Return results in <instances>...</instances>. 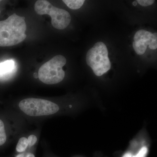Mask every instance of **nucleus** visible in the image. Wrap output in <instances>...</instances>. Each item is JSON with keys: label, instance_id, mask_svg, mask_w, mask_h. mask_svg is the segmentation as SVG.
Instances as JSON below:
<instances>
[{"label": "nucleus", "instance_id": "f257e3e1", "mask_svg": "<svg viewBox=\"0 0 157 157\" xmlns=\"http://www.w3.org/2000/svg\"><path fill=\"white\" fill-rule=\"evenodd\" d=\"M25 17L14 13L7 19L0 21V46L17 45L26 38Z\"/></svg>", "mask_w": 157, "mask_h": 157}, {"label": "nucleus", "instance_id": "f03ea898", "mask_svg": "<svg viewBox=\"0 0 157 157\" xmlns=\"http://www.w3.org/2000/svg\"><path fill=\"white\" fill-rule=\"evenodd\" d=\"M67 59L62 55H57L42 65L39 70L38 78L45 84H57L63 81L65 73L62 68L66 65Z\"/></svg>", "mask_w": 157, "mask_h": 157}, {"label": "nucleus", "instance_id": "7ed1b4c3", "mask_svg": "<svg viewBox=\"0 0 157 157\" xmlns=\"http://www.w3.org/2000/svg\"><path fill=\"white\" fill-rule=\"evenodd\" d=\"M108 55L107 46L102 42H97L88 51L86 63L96 76H102L111 68Z\"/></svg>", "mask_w": 157, "mask_h": 157}, {"label": "nucleus", "instance_id": "20e7f679", "mask_svg": "<svg viewBox=\"0 0 157 157\" xmlns=\"http://www.w3.org/2000/svg\"><path fill=\"white\" fill-rule=\"evenodd\" d=\"M35 10L39 15H50L52 26L58 29H66L71 21V16L68 11L54 7L45 0L37 1L35 3Z\"/></svg>", "mask_w": 157, "mask_h": 157}, {"label": "nucleus", "instance_id": "39448f33", "mask_svg": "<svg viewBox=\"0 0 157 157\" xmlns=\"http://www.w3.org/2000/svg\"><path fill=\"white\" fill-rule=\"evenodd\" d=\"M133 47L136 53L142 55L146 52L147 45L152 50L157 48V33H152L145 30H140L135 33Z\"/></svg>", "mask_w": 157, "mask_h": 157}, {"label": "nucleus", "instance_id": "423d86ee", "mask_svg": "<svg viewBox=\"0 0 157 157\" xmlns=\"http://www.w3.org/2000/svg\"><path fill=\"white\" fill-rule=\"evenodd\" d=\"M20 135L19 133L9 131L4 121L0 118V146L4 145L8 141L9 135L15 139Z\"/></svg>", "mask_w": 157, "mask_h": 157}, {"label": "nucleus", "instance_id": "0eeeda50", "mask_svg": "<svg viewBox=\"0 0 157 157\" xmlns=\"http://www.w3.org/2000/svg\"><path fill=\"white\" fill-rule=\"evenodd\" d=\"M29 142L27 137L25 136H21L20 137L17 141L15 151L17 153L24 152L28 149Z\"/></svg>", "mask_w": 157, "mask_h": 157}, {"label": "nucleus", "instance_id": "6e6552de", "mask_svg": "<svg viewBox=\"0 0 157 157\" xmlns=\"http://www.w3.org/2000/svg\"><path fill=\"white\" fill-rule=\"evenodd\" d=\"M14 67L13 60L6 61L0 63V76H3L11 72Z\"/></svg>", "mask_w": 157, "mask_h": 157}, {"label": "nucleus", "instance_id": "1a4fd4ad", "mask_svg": "<svg viewBox=\"0 0 157 157\" xmlns=\"http://www.w3.org/2000/svg\"><path fill=\"white\" fill-rule=\"evenodd\" d=\"M63 2L70 9L76 10L81 8L85 1L84 0H64Z\"/></svg>", "mask_w": 157, "mask_h": 157}, {"label": "nucleus", "instance_id": "9d476101", "mask_svg": "<svg viewBox=\"0 0 157 157\" xmlns=\"http://www.w3.org/2000/svg\"><path fill=\"white\" fill-rule=\"evenodd\" d=\"M29 142V147H32L36 146L37 141H38V137L36 135L34 134H31L29 135L27 137Z\"/></svg>", "mask_w": 157, "mask_h": 157}, {"label": "nucleus", "instance_id": "9b49d317", "mask_svg": "<svg viewBox=\"0 0 157 157\" xmlns=\"http://www.w3.org/2000/svg\"><path fill=\"white\" fill-rule=\"evenodd\" d=\"M147 151H148V149L147 147H143L140 149V150L136 155L133 156L132 157H146Z\"/></svg>", "mask_w": 157, "mask_h": 157}, {"label": "nucleus", "instance_id": "f8f14e48", "mask_svg": "<svg viewBox=\"0 0 157 157\" xmlns=\"http://www.w3.org/2000/svg\"><path fill=\"white\" fill-rule=\"evenodd\" d=\"M155 1L154 0H137V3L140 4V6L146 7V6H151Z\"/></svg>", "mask_w": 157, "mask_h": 157}, {"label": "nucleus", "instance_id": "ddd939ff", "mask_svg": "<svg viewBox=\"0 0 157 157\" xmlns=\"http://www.w3.org/2000/svg\"><path fill=\"white\" fill-rule=\"evenodd\" d=\"M133 157V155H132V154L130 152L126 153L123 156V157Z\"/></svg>", "mask_w": 157, "mask_h": 157}, {"label": "nucleus", "instance_id": "4468645a", "mask_svg": "<svg viewBox=\"0 0 157 157\" xmlns=\"http://www.w3.org/2000/svg\"><path fill=\"white\" fill-rule=\"evenodd\" d=\"M132 4H133V6H136L137 5V2H135H135H133V3H132Z\"/></svg>", "mask_w": 157, "mask_h": 157}, {"label": "nucleus", "instance_id": "2eb2a0df", "mask_svg": "<svg viewBox=\"0 0 157 157\" xmlns=\"http://www.w3.org/2000/svg\"><path fill=\"white\" fill-rule=\"evenodd\" d=\"M44 157H54L53 156H52L51 155V154H47V155H46L45 156H44Z\"/></svg>", "mask_w": 157, "mask_h": 157}, {"label": "nucleus", "instance_id": "dca6fc26", "mask_svg": "<svg viewBox=\"0 0 157 157\" xmlns=\"http://www.w3.org/2000/svg\"><path fill=\"white\" fill-rule=\"evenodd\" d=\"M2 2V1H1V0H0V2ZM0 13H1V11H0Z\"/></svg>", "mask_w": 157, "mask_h": 157}]
</instances>
